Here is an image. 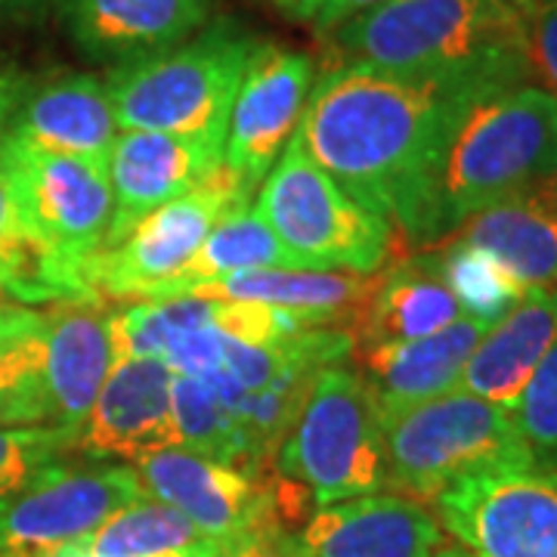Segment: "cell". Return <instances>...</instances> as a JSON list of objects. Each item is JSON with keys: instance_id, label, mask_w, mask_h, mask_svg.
<instances>
[{"instance_id": "cell-1", "label": "cell", "mask_w": 557, "mask_h": 557, "mask_svg": "<svg viewBox=\"0 0 557 557\" xmlns=\"http://www.w3.org/2000/svg\"><path fill=\"white\" fill-rule=\"evenodd\" d=\"M490 94L359 62L313 81L295 143L366 211L428 245L440 161L458 119Z\"/></svg>"}, {"instance_id": "cell-2", "label": "cell", "mask_w": 557, "mask_h": 557, "mask_svg": "<svg viewBox=\"0 0 557 557\" xmlns=\"http://www.w3.org/2000/svg\"><path fill=\"white\" fill-rule=\"evenodd\" d=\"M332 65L359 62L474 94L530 75L527 16L505 0H387L325 35Z\"/></svg>"}, {"instance_id": "cell-3", "label": "cell", "mask_w": 557, "mask_h": 557, "mask_svg": "<svg viewBox=\"0 0 557 557\" xmlns=\"http://www.w3.org/2000/svg\"><path fill=\"white\" fill-rule=\"evenodd\" d=\"M557 174V97L518 84L478 100L440 161L428 245L449 239L478 211L533 193Z\"/></svg>"}, {"instance_id": "cell-4", "label": "cell", "mask_w": 557, "mask_h": 557, "mask_svg": "<svg viewBox=\"0 0 557 557\" xmlns=\"http://www.w3.org/2000/svg\"><path fill=\"white\" fill-rule=\"evenodd\" d=\"M258 40L218 22L177 47L121 62L106 75L119 131H156L226 143L230 109Z\"/></svg>"}, {"instance_id": "cell-5", "label": "cell", "mask_w": 557, "mask_h": 557, "mask_svg": "<svg viewBox=\"0 0 557 557\" xmlns=\"http://www.w3.org/2000/svg\"><path fill=\"white\" fill-rule=\"evenodd\" d=\"M0 164L38 239L40 282L65 304H100L87 288V267L112 223L109 164L38 149L10 134H0Z\"/></svg>"}, {"instance_id": "cell-6", "label": "cell", "mask_w": 557, "mask_h": 557, "mask_svg": "<svg viewBox=\"0 0 557 557\" xmlns=\"http://www.w3.org/2000/svg\"><path fill=\"white\" fill-rule=\"evenodd\" d=\"M273 471L298 483L313 508L391 490L379 403L359 369L329 366L319 372Z\"/></svg>"}, {"instance_id": "cell-7", "label": "cell", "mask_w": 557, "mask_h": 557, "mask_svg": "<svg viewBox=\"0 0 557 557\" xmlns=\"http://www.w3.org/2000/svg\"><path fill=\"white\" fill-rule=\"evenodd\" d=\"M258 214L300 270L372 276L394 255V226L350 199L295 139L263 177Z\"/></svg>"}, {"instance_id": "cell-8", "label": "cell", "mask_w": 557, "mask_h": 557, "mask_svg": "<svg viewBox=\"0 0 557 557\" xmlns=\"http://www.w3.org/2000/svg\"><path fill=\"white\" fill-rule=\"evenodd\" d=\"M391 490L434 502L456 480L505 465H536L511 409L453 391L381 418Z\"/></svg>"}, {"instance_id": "cell-9", "label": "cell", "mask_w": 557, "mask_h": 557, "mask_svg": "<svg viewBox=\"0 0 557 557\" xmlns=\"http://www.w3.org/2000/svg\"><path fill=\"white\" fill-rule=\"evenodd\" d=\"M248 196L251 189L220 164L196 189L161 205L159 211L139 220L115 248L90 260V295L97 300L100 295L152 300L186 270L220 220L248 205Z\"/></svg>"}, {"instance_id": "cell-10", "label": "cell", "mask_w": 557, "mask_h": 557, "mask_svg": "<svg viewBox=\"0 0 557 557\" xmlns=\"http://www.w3.org/2000/svg\"><path fill=\"white\" fill-rule=\"evenodd\" d=\"M443 533L471 557H557V468L505 465L434 498Z\"/></svg>"}, {"instance_id": "cell-11", "label": "cell", "mask_w": 557, "mask_h": 557, "mask_svg": "<svg viewBox=\"0 0 557 557\" xmlns=\"http://www.w3.org/2000/svg\"><path fill=\"white\" fill-rule=\"evenodd\" d=\"M146 498L134 465L53 461L0 496V557H38L72 545L124 505Z\"/></svg>"}, {"instance_id": "cell-12", "label": "cell", "mask_w": 557, "mask_h": 557, "mask_svg": "<svg viewBox=\"0 0 557 557\" xmlns=\"http://www.w3.org/2000/svg\"><path fill=\"white\" fill-rule=\"evenodd\" d=\"M134 471L146 498L177 508L199 527L201 536L218 542L220 548L263 527H285L278 520L273 471L251 478L183 446H164L139 456Z\"/></svg>"}, {"instance_id": "cell-13", "label": "cell", "mask_w": 557, "mask_h": 557, "mask_svg": "<svg viewBox=\"0 0 557 557\" xmlns=\"http://www.w3.org/2000/svg\"><path fill=\"white\" fill-rule=\"evenodd\" d=\"M317 81V62L276 44H258L245 62L230 109L223 168L255 189L270 174L298 131L307 97Z\"/></svg>"}, {"instance_id": "cell-14", "label": "cell", "mask_w": 557, "mask_h": 557, "mask_svg": "<svg viewBox=\"0 0 557 557\" xmlns=\"http://www.w3.org/2000/svg\"><path fill=\"white\" fill-rule=\"evenodd\" d=\"M292 542L298 557H434L446 533L428 502L387 490L313 508Z\"/></svg>"}, {"instance_id": "cell-15", "label": "cell", "mask_w": 557, "mask_h": 557, "mask_svg": "<svg viewBox=\"0 0 557 557\" xmlns=\"http://www.w3.org/2000/svg\"><path fill=\"white\" fill-rule=\"evenodd\" d=\"M223 164V146L201 137L119 131L109 152L112 223L102 251L115 248L139 220L186 196ZM100 251V255H102Z\"/></svg>"}, {"instance_id": "cell-16", "label": "cell", "mask_w": 557, "mask_h": 557, "mask_svg": "<svg viewBox=\"0 0 557 557\" xmlns=\"http://www.w3.org/2000/svg\"><path fill=\"white\" fill-rule=\"evenodd\" d=\"M174 369L161 357L121 359L78 431V449L94 461L134 465L139 456L174 446L171 418Z\"/></svg>"}, {"instance_id": "cell-17", "label": "cell", "mask_w": 557, "mask_h": 557, "mask_svg": "<svg viewBox=\"0 0 557 557\" xmlns=\"http://www.w3.org/2000/svg\"><path fill=\"white\" fill-rule=\"evenodd\" d=\"M214 0H62V20L84 57L134 62L199 35Z\"/></svg>"}, {"instance_id": "cell-18", "label": "cell", "mask_w": 557, "mask_h": 557, "mask_svg": "<svg viewBox=\"0 0 557 557\" xmlns=\"http://www.w3.org/2000/svg\"><path fill=\"white\" fill-rule=\"evenodd\" d=\"M458 319L465 317L443 278L440 255L403 258L379 270L372 295L350 319V357L431 338Z\"/></svg>"}, {"instance_id": "cell-19", "label": "cell", "mask_w": 557, "mask_h": 557, "mask_svg": "<svg viewBox=\"0 0 557 557\" xmlns=\"http://www.w3.org/2000/svg\"><path fill=\"white\" fill-rule=\"evenodd\" d=\"M486 332L490 325L483 322L458 319L431 338L354 354L359 375L366 379L372 397L379 403L381 418L399 416L428 399L458 391L461 369Z\"/></svg>"}, {"instance_id": "cell-20", "label": "cell", "mask_w": 557, "mask_h": 557, "mask_svg": "<svg viewBox=\"0 0 557 557\" xmlns=\"http://www.w3.org/2000/svg\"><path fill=\"white\" fill-rule=\"evenodd\" d=\"M115 366L112 325L94 304L47 313V409L57 428L78 434Z\"/></svg>"}, {"instance_id": "cell-21", "label": "cell", "mask_w": 557, "mask_h": 557, "mask_svg": "<svg viewBox=\"0 0 557 557\" xmlns=\"http://www.w3.org/2000/svg\"><path fill=\"white\" fill-rule=\"evenodd\" d=\"M557 341V288H530L505 319L478 341L458 391L515 409L530 375Z\"/></svg>"}, {"instance_id": "cell-22", "label": "cell", "mask_w": 557, "mask_h": 557, "mask_svg": "<svg viewBox=\"0 0 557 557\" xmlns=\"http://www.w3.org/2000/svg\"><path fill=\"white\" fill-rule=\"evenodd\" d=\"M3 134L25 139L38 149L109 164L112 143L119 137V121L109 102L106 81L94 75H69L28 90Z\"/></svg>"}, {"instance_id": "cell-23", "label": "cell", "mask_w": 557, "mask_h": 557, "mask_svg": "<svg viewBox=\"0 0 557 557\" xmlns=\"http://www.w3.org/2000/svg\"><path fill=\"white\" fill-rule=\"evenodd\" d=\"M449 239L468 242L530 288H557V201L539 186L468 218Z\"/></svg>"}, {"instance_id": "cell-24", "label": "cell", "mask_w": 557, "mask_h": 557, "mask_svg": "<svg viewBox=\"0 0 557 557\" xmlns=\"http://www.w3.org/2000/svg\"><path fill=\"white\" fill-rule=\"evenodd\" d=\"M375 278L359 273H338V270H300V267H273V270H248L233 276L211 278L189 288L186 295L218 300H251V304H273L300 313L350 319L372 295Z\"/></svg>"}, {"instance_id": "cell-25", "label": "cell", "mask_w": 557, "mask_h": 557, "mask_svg": "<svg viewBox=\"0 0 557 557\" xmlns=\"http://www.w3.org/2000/svg\"><path fill=\"white\" fill-rule=\"evenodd\" d=\"M47 313L0 304V428H35L47 409Z\"/></svg>"}, {"instance_id": "cell-26", "label": "cell", "mask_w": 557, "mask_h": 557, "mask_svg": "<svg viewBox=\"0 0 557 557\" xmlns=\"http://www.w3.org/2000/svg\"><path fill=\"white\" fill-rule=\"evenodd\" d=\"M273 267H295V263L278 245L273 230L263 223L258 208L242 205L220 220L196 251V258L186 263V270L171 285H164L152 300L180 298L201 282L248 273V270H273Z\"/></svg>"}, {"instance_id": "cell-27", "label": "cell", "mask_w": 557, "mask_h": 557, "mask_svg": "<svg viewBox=\"0 0 557 557\" xmlns=\"http://www.w3.org/2000/svg\"><path fill=\"white\" fill-rule=\"evenodd\" d=\"M205 542L211 539L201 536L199 527L177 508L159 498H139L72 545L90 557H161L199 548Z\"/></svg>"}, {"instance_id": "cell-28", "label": "cell", "mask_w": 557, "mask_h": 557, "mask_svg": "<svg viewBox=\"0 0 557 557\" xmlns=\"http://www.w3.org/2000/svg\"><path fill=\"white\" fill-rule=\"evenodd\" d=\"M171 418H174V446L193 449L239 468L248 474V446L242 434L239 421L223 406L218 391L201 379L174 375L171 387Z\"/></svg>"}, {"instance_id": "cell-29", "label": "cell", "mask_w": 557, "mask_h": 557, "mask_svg": "<svg viewBox=\"0 0 557 557\" xmlns=\"http://www.w3.org/2000/svg\"><path fill=\"white\" fill-rule=\"evenodd\" d=\"M214 322V298H159L134 304L109 317L112 325V347L115 362L121 359L164 357V350L183 338L186 332H196Z\"/></svg>"}, {"instance_id": "cell-30", "label": "cell", "mask_w": 557, "mask_h": 557, "mask_svg": "<svg viewBox=\"0 0 557 557\" xmlns=\"http://www.w3.org/2000/svg\"><path fill=\"white\" fill-rule=\"evenodd\" d=\"M440 270L461 307V317L483 322L490 329L498 319L508 317L527 295V288L490 251L468 242L449 239V245L440 251Z\"/></svg>"}, {"instance_id": "cell-31", "label": "cell", "mask_w": 557, "mask_h": 557, "mask_svg": "<svg viewBox=\"0 0 557 557\" xmlns=\"http://www.w3.org/2000/svg\"><path fill=\"white\" fill-rule=\"evenodd\" d=\"M511 418L533 461L557 468V341L527 381Z\"/></svg>"}, {"instance_id": "cell-32", "label": "cell", "mask_w": 557, "mask_h": 557, "mask_svg": "<svg viewBox=\"0 0 557 557\" xmlns=\"http://www.w3.org/2000/svg\"><path fill=\"white\" fill-rule=\"evenodd\" d=\"M78 449V434L57 424L0 428V496Z\"/></svg>"}, {"instance_id": "cell-33", "label": "cell", "mask_w": 557, "mask_h": 557, "mask_svg": "<svg viewBox=\"0 0 557 557\" xmlns=\"http://www.w3.org/2000/svg\"><path fill=\"white\" fill-rule=\"evenodd\" d=\"M0 258L7 260L10 267H16L22 276L28 282H35L38 288H44L50 295V288L40 282V248L28 220L22 214L20 196L16 186L7 174V168L0 164ZM50 300H57L50 295Z\"/></svg>"}, {"instance_id": "cell-34", "label": "cell", "mask_w": 557, "mask_h": 557, "mask_svg": "<svg viewBox=\"0 0 557 557\" xmlns=\"http://www.w3.org/2000/svg\"><path fill=\"white\" fill-rule=\"evenodd\" d=\"M223 341L226 335L205 325L196 332H186L183 338H177L168 350H164V362L174 369V375H186V379H211L220 372V359H223Z\"/></svg>"}, {"instance_id": "cell-35", "label": "cell", "mask_w": 557, "mask_h": 557, "mask_svg": "<svg viewBox=\"0 0 557 557\" xmlns=\"http://www.w3.org/2000/svg\"><path fill=\"white\" fill-rule=\"evenodd\" d=\"M527 44H530V72L548 84L557 97V0H542L527 16Z\"/></svg>"}, {"instance_id": "cell-36", "label": "cell", "mask_w": 557, "mask_h": 557, "mask_svg": "<svg viewBox=\"0 0 557 557\" xmlns=\"http://www.w3.org/2000/svg\"><path fill=\"white\" fill-rule=\"evenodd\" d=\"M220 557H298L295 555V542L292 530L285 527H263L248 536H242L233 545H223Z\"/></svg>"}, {"instance_id": "cell-37", "label": "cell", "mask_w": 557, "mask_h": 557, "mask_svg": "<svg viewBox=\"0 0 557 557\" xmlns=\"http://www.w3.org/2000/svg\"><path fill=\"white\" fill-rule=\"evenodd\" d=\"M10 300H20V304H50V295L38 288L35 282L22 276L16 267H10L7 260L0 258V304H10Z\"/></svg>"}, {"instance_id": "cell-38", "label": "cell", "mask_w": 557, "mask_h": 557, "mask_svg": "<svg viewBox=\"0 0 557 557\" xmlns=\"http://www.w3.org/2000/svg\"><path fill=\"white\" fill-rule=\"evenodd\" d=\"M28 90H32V84H28V78L22 72L0 65V134L10 127V121L16 115L22 100L28 97Z\"/></svg>"}, {"instance_id": "cell-39", "label": "cell", "mask_w": 557, "mask_h": 557, "mask_svg": "<svg viewBox=\"0 0 557 557\" xmlns=\"http://www.w3.org/2000/svg\"><path fill=\"white\" fill-rule=\"evenodd\" d=\"M379 3H387V0H325V7L319 10L317 22H313L317 25V35L325 38L332 28H338L341 22L354 20V16L372 10V7H379Z\"/></svg>"}, {"instance_id": "cell-40", "label": "cell", "mask_w": 557, "mask_h": 557, "mask_svg": "<svg viewBox=\"0 0 557 557\" xmlns=\"http://www.w3.org/2000/svg\"><path fill=\"white\" fill-rule=\"evenodd\" d=\"M267 3L295 22H317L319 10L325 7V0H267Z\"/></svg>"}, {"instance_id": "cell-41", "label": "cell", "mask_w": 557, "mask_h": 557, "mask_svg": "<svg viewBox=\"0 0 557 557\" xmlns=\"http://www.w3.org/2000/svg\"><path fill=\"white\" fill-rule=\"evenodd\" d=\"M32 3H38V0H0V16H7V13H20V10L32 7Z\"/></svg>"}, {"instance_id": "cell-42", "label": "cell", "mask_w": 557, "mask_h": 557, "mask_svg": "<svg viewBox=\"0 0 557 557\" xmlns=\"http://www.w3.org/2000/svg\"><path fill=\"white\" fill-rule=\"evenodd\" d=\"M505 3H511V7L518 10L520 16H530V13H533V7H536L539 0H505Z\"/></svg>"}, {"instance_id": "cell-43", "label": "cell", "mask_w": 557, "mask_h": 557, "mask_svg": "<svg viewBox=\"0 0 557 557\" xmlns=\"http://www.w3.org/2000/svg\"><path fill=\"white\" fill-rule=\"evenodd\" d=\"M434 557H471V555H468L465 548H458V545H449V542H446Z\"/></svg>"}, {"instance_id": "cell-44", "label": "cell", "mask_w": 557, "mask_h": 557, "mask_svg": "<svg viewBox=\"0 0 557 557\" xmlns=\"http://www.w3.org/2000/svg\"><path fill=\"white\" fill-rule=\"evenodd\" d=\"M542 189H545V193H548V196H552V199L557 201V174H555V177H552V180H548V183H545Z\"/></svg>"}]
</instances>
